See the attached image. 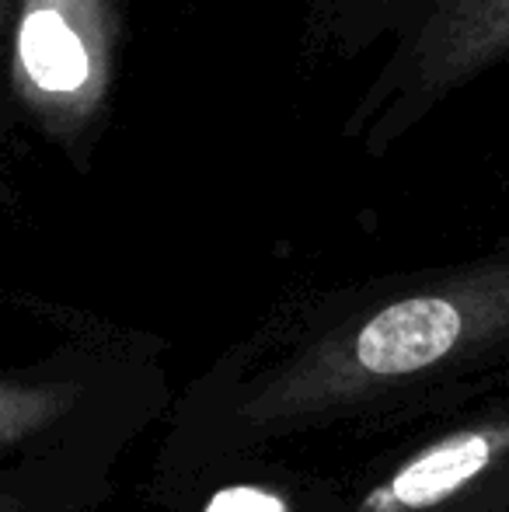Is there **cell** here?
I'll return each mask as SVG.
<instances>
[{"instance_id":"5b68a950","label":"cell","mask_w":509,"mask_h":512,"mask_svg":"<svg viewBox=\"0 0 509 512\" xmlns=\"http://www.w3.org/2000/svg\"><path fill=\"white\" fill-rule=\"evenodd\" d=\"M11 4H14V0H0V25L11 18Z\"/></svg>"},{"instance_id":"6da1fadb","label":"cell","mask_w":509,"mask_h":512,"mask_svg":"<svg viewBox=\"0 0 509 512\" xmlns=\"http://www.w3.org/2000/svg\"><path fill=\"white\" fill-rule=\"evenodd\" d=\"M112 60V0H21L14 18L11 84L53 140H81L102 112Z\"/></svg>"},{"instance_id":"277c9868","label":"cell","mask_w":509,"mask_h":512,"mask_svg":"<svg viewBox=\"0 0 509 512\" xmlns=\"http://www.w3.org/2000/svg\"><path fill=\"white\" fill-rule=\"evenodd\" d=\"M206 512H286L283 502L272 495L258 492V488H227L210 502Z\"/></svg>"},{"instance_id":"7a4b0ae2","label":"cell","mask_w":509,"mask_h":512,"mask_svg":"<svg viewBox=\"0 0 509 512\" xmlns=\"http://www.w3.org/2000/svg\"><path fill=\"white\" fill-rule=\"evenodd\" d=\"M464 317L443 297H408L384 307L360 328L353 342L356 363L367 373L426 370L457 345Z\"/></svg>"},{"instance_id":"3957f363","label":"cell","mask_w":509,"mask_h":512,"mask_svg":"<svg viewBox=\"0 0 509 512\" xmlns=\"http://www.w3.org/2000/svg\"><path fill=\"white\" fill-rule=\"evenodd\" d=\"M492 436L489 432H457L440 439L436 446L422 450L408 460L398 474L384 485L377 499L401 509H426L450 499L457 488L468 485L475 474H482L492 460Z\"/></svg>"}]
</instances>
